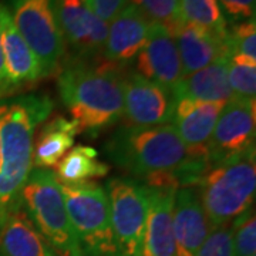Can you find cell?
I'll list each match as a JSON object with an SVG mask.
<instances>
[{
	"instance_id": "277c9868",
	"label": "cell",
	"mask_w": 256,
	"mask_h": 256,
	"mask_svg": "<svg viewBox=\"0 0 256 256\" xmlns=\"http://www.w3.org/2000/svg\"><path fill=\"white\" fill-rule=\"evenodd\" d=\"M196 186L210 230L232 224L244 212L254 208L255 146L220 164L210 165Z\"/></svg>"
},
{
	"instance_id": "7c38bea8",
	"label": "cell",
	"mask_w": 256,
	"mask_h": 256,
	"mask_svg": "<svg viewBox=\"0 0 256 256\" xmlns=\"http://www.w3.org/2000/svg\"><path fill=\"white\" fill-rule=\"evenodd\" d=\"M136 73L174 90L182 80V66L174 36L160 24H151L146 43L136 58Z\"/></svg>"
},
{
	"instance_id": "30bf717a",
	"label": "cell",
	"mask_w": 256,
	"mask_h": 256,
	"mask_svg": "<svg viewBox=\"0 0 256 256\" xmlns=\"http://www.w3.org/2000/svg\"><path fill=\"white\" fill-rule=\"evenodd\" d=\"M255 100L236 97L224 106L210 137V165L220 164L255 146Z\"/></svg>"
},
{
	"instance_id": "f546056e",
	"label": "cell",
	"mask_w": 256,
	"mask_h": 256,
	"mask_svg": "<svg viewBox=\"0 0 256 256\" xmlns=\"http://www.w3.org/2000/svg\"><path fill=\"white\" fill-rule=\"evenodd\" d=\"M82 3L92 10L107 24L117 18L121 10L127 6V0H82Z\"/></svg>"
},
{
	"instance_id": "83f0119b",
	"label": "cell",
	"mask_w": 256,
	"mask_h": 256,
	"mask_svg": "<svg viewBox=\"0 0 256 256\" xmlns=\"http://www.w3.org/2000/svg\"><path fill=\"white\" fill-rule=\"evenodd\" d=\"M235 220L229 225L212 229L196 256H232Z\"/></svg>"
},
{
	"instance_id": "d4e9b609",
	"label": "cell",
	"mask_w": 256,
	"mask_h": 256,
	"mask_svg": "<svg viewBox=\"0 0 256 256\" xmlns=\"http://www.w3.org/2000/svg\"><path fill=\"white\" fill-rule=\"evenodd\" d=\"M228 82L234 97L255 100L256 62L230 56L228 58Z\"/></svg>"
},
{
	"instance_id": "d6986e66",
	"label": "cell",
	"mask_w": 256,
	"mask_h": 256,
	"mask_svg": "<svg viewBox=\"0 0 256 256\" xmlns=\"http://www.w3.org/2000/svg\"><path fill=\"white\" fill-rule=\"evenodd\" d=\"M0 256H60L22 210L0 215Z\"/></svg>"
},
{
	"instance_id": "4dcf8cb0",
	"label": "cell",
	"mask_w": 256,
	"mask_h": 256,
	"mask_svg": "<svg viewBox=\"0 0 256 256\" xmlns=\"http://www.w3.org/2000/svg\"><path fill=\"white\" fill-rule=\"evenodd\" d=\"M6 96H9V82H8L4 54H3V47H2V34H0V98Z\"/></svg>"
},
{
	"instance_id": "ac0fdd59",
	"label": "cell",
	"mask_w": 256,
	"mask_h": 256,
	"mask_svg": "<svg viewBox=\"0 0 256 256\" xmlns=\"http://www.w3.org/2000/svg\"><path fill=\"white\" fill-rule=\"evenodd\" d=\"M148 188V215L142 256H176L172 232V201L176 190Z\"/></svg>"
},
{
	"instance_id": "9c48e42d",
	"label": "cell",
	"mask_w": 256,
	"mask_h": 256,
	"mask_svg": "<svg viewBox=\"0 0 256 256\" xmlns=\"http://www.w3.org/2000/svg\"><path fill=\"white\" fill-rule=\"evenodd\" d=\"M172 90L150 82L137 73L124 78V127H156L171 124L175 110Z\"/></svg>"
},
{
	"instance_id": "9a60e30c",
	"label": "cell",
	"mask_w": 256,
	"mask_h": 256,
	"mask_svg": "<svg viewBox=\"0 0 256 256\" xmlns=\"http://www.w3.org/2000/svg\"><path fill=\"white\" fill-rule=\"evenodd\" d=\"M224 106L190 98L176 100L171 124L191 156L208 158L210 137Z\"/></svg>"
},
{
	"instance_id": "ffe728a7",
	"label": "cell",
	"mask_w": 256,
	"mask_h": 256,
	"mask_svg": "<svg viewBox=\"0 0 256 256\" xmlns=\"http://www.w3.org/2000/svg\"><path fill=\"white\" fill-rule=\"evenodd\" d=\"M228 58H220L188 77H184L175 87V100L190 98L206 102L226 104L234 98L228 82Z\"/></svg>"
},
{
	"instance_id": "ba28073f",
	"label": "cell",
	"mask_w": 256,
	"mask_h": 256,
	"mask_svg": "<svg viewBox=\"0 0 256 256\" xmlns=\"http://www.w3.org/2000/svg\"><path fill=\"white\" fill-rule=\"evenodd\" d=\"M111 226L121 256H142L148 215V188L132 178H111L106 184Z\"/></svg>"
},
{
	"instance_id": "8fae6325",
	"label": "cell",
	"mask_w": 256,
	"mask_h": 256,
	"mask_svg": "<svg viewBox=\"0 0 256 256\" xmlns=\"http://www.w3.org/2000/svg\"><path fill=\"white\" fill-rule=\"evenodd\" d=\"M54 3L66 46H70L76 58L96 60L102 53L108 24L82 0H54Z\"/></svg>"
},
{
	"instance_id": "cb8c5ba5",
	"label": "cell",
	"mask_w": 256,
	"mask_h": 256,
	"mask_svg": "<svg viewBox=\"0 0 256 256\" xmlns=\"http://www.w3.org/2000/svg\"><path fill=\"white\" fill-rule=\"evenodd\" d=\"M128 4L134 6L152 24H160L171 34L184 23L178 0H127Z\"/></svg>"
},
{
	"instance_id": "3957f363",
	"label": "cell",
	"mask_w": 256,
	"mask_h": 256,
	"mask_svg": "<svg viewBox=\"0 0 256 256\" xmlns=\"http://www.w3.org/2000/svg\"><path fill=\"white\" fill-rule=\"evenodd\" d=\"M53 111L43 94H28L2 102L0 111V215L20 206V194L33 170L37 127Z\"/></svg>"
},
{
	"instance_id": "603a6c76",
	"label": "cell",
	"mask_w": 256,
	"mask_h": 256,
	"mask_svg": "<svg viewBox=\"0 0 256 256\" xmlns=\"http://www.w3.org/2000/svg\"><path fill=\"white\" fill-rule=\"evenodd\" d=\"M178 6L185 23L196 24L220 37L228 36V22L218 0H178Z\"/></svg>"
},
{
	"instance_id": "f1b7e54d",
	"label": "cell",
	"mask_w": 256,
	"mask_h": 256,
	"mask_svg": "<svg viewBox=\"0 0 256 256\" xmlns=\"http://www.w3.org/2000/svg\"><path fill=\"white\" fill-rule=\"evenodd\" d=\"M218 3L224 16H226L230 22L239 23L255 18L256 0H218Z\"/></svg>"
},
{
	"instance_id": "7402d4cb",
	"label": "cell",
	"mask_w": 256,
	"mask_h": 256,
	"mask_svg": "<svg viewBox=\"0 0 256 256\" xmlns=\"http://www.w3.org/2000/svg\"><path fill=\"white\" fill-rule=\"evenodd\" d=\"M56 178L60 184L76 185L90 182L92 180L108 175L111 166L98 158L97 150L88 146H77L56 165Z\"/></svg>"
},
{
	"instance_id": "4fadbf2b",
	"label": "cell",
	"mask_w": 256,
	"mask_h": 256,
	"mask_svg": "<svg viewBox=\"0 0 256 256\" xmlns=\"http://www.w3.org/2000/svg\"><path fill=\"white\" fill-rule=\"evenodd\" d=\"M0 34L9 94L28 90L44 78L36 54L18 33L6 4L0 2Z\"/></svg>"
},
{
	"instance_id": "52a82bcc",
	"label": "cell",
	"mask_w": 256,
	"mask_h": 256,
	"mask_svg": "<svg viewBox=\"0 0 256 256\" xmlns=\"http://www.w3.org/2000/svg\"><path fill=\"white\" fill-rule=\"evenodd\" d=\"M10 16L36 54L44 78L66 62V43L58 26L54 0H10Z\"/></svg>"
},
{
	"instance_id": "5b68a950",
	"label": "cell",
	"mask_w": 256,
	"mask_h": 256,
	"mask_svg": "<svg viewBox=\"0 0 256 256\" xmlns=\"http://www.w3.org/2000/svg\"><path fill=\"white\" fill-rule=\"evenodd\" d=\"M20 206L60 256H82L54 171L33 168L20 194Z\"/></svg>"
},
{
	"instance_id": "7a4b0ae2",
	"label": "cell",
	"mask_w": 256,
	"mask_h": 256,
	"mask_svg": "<svg viewBox=\"0 0 256 256\" xmlns=\"http://www.w3.org/2000/svg\"><path fill=\"white\" fill-rule=\"evenodd\" d=\"M106 154L128 174L150 188L180 190L181 170L194 156L172 124L156 127H120L106 142Z\"/></svg>"
},
{
	"instance_id": "e0dca14e",
	"label": "cell",
	"mask_w": 256,
	"mask_h": 256,
	"mask_svg": "<svg viewBox=\"0 0 256 256\" xmlns=\"http://www.w3.org/2000/svg\"><path fill=\"white\" fill-rule=\"evenodd\" d=\"M172 36L182 66V78L220 58L229 57L228 36L220 37L206 28L185 22Z\"/></svg>"
},
{
	"instance_id": "4316f807",
	"label": "cell",
	"mask_w": 256,
	"mask_h": 256,
	"mask_svg": "<svg viewBox=\"0 0 256 256\" xmlns=\"http://www.w3.org/2000/svg\"><path fill=\"white\" fill-rule=\"evenodd\" d=\"M256 218L255 208L244 212L235 220L232 256H255Z\"/></svg>"
},
{
	"instance_id": "6da1fadb",
	"label": "cell",
	"mask_w": 256,
	"mask_h": 256,
	"mask_svg": "<svg viewBox=\"0 0 256 256\" xmlns=\"http://www.w3.org/2000/svg\"><path fill=\"white\" fill-rule=\"evenodd\" d=\"M124 68L73 58L58 70L60 98L78 131L97 136L117 124L124 112Z\"/></svg>"
},
{
	"instance_id": "484cf974",
	"label": "cell",
	"mask_w": 256,
	"mask_h": 256,
	"mask_svg": "<svg viewBox=\"0 0 256 256\" xmlns=\"http://www.w3.org/2000/svg\"><path fill=\"white\" fill-rule=\"evenodd\" d=\"M229 57L236 56L249 62H256L255 18L239 22L228 28Z\"/></svg>"
},
{
	"instance_id": "44dd1931",
	"label": "cell",
	"mask_w": 256,
	"mask_h": 256,
	"mask_svg": "<svg viewBox=\"0 0 256 256\" xmlns=\"http://www.w3.org/2000/svg\"><path fill=\"white\" fill-rule=\"evenodd\" d=\"M40 127L33 144V166L50 170L72 150L80 131L73 120L63 116H56Z\"/></svg>"
},
{
	"instance_id": "2e32d148",
	"label": "cell",
	"mask_w": 256,
	"mask_h": 256,
	"mask_svg": "<svg viewBox=\"0 0 256 256\" xmlns=\"http://www.w3.org/2000/svg\"><path fill=\"white\" fill-rule=\"evenodd\" d=\"M172 232L176 256H196L210 228L198 192L180 188L172 201Z\"/></svg>"
},
{
	"instance_id": "8992f818",
	"label": "cell",
	"mask_w": 256,
	"mask_h": 256,
	"mask_svg": "<svg viewBox=\"0 0 256 256\" xmlns=\"http://www.w3.org/2000/svg\"><path fill=\"white\" fill-rule=\"evenodd\" d=\"M60 188L82 256H121L111 226L106 188L94 181L60 184Z\"/></svg>"
},
{
	"instance_id": "1f68e13d",
	"label": "cell",
	"mask_w": 256,
	"mask_h": 256,
	"mask_svg": "<svg viewBox=\"0 0 256 256\" xmlns=\"http://www.w3.org/2000/svg\"><path fill=\"white\" fill-rule=\"evenodd\" d=\"M0 111H2V102H0Z\"/></svg>"
},
{
	"instance_id": "5bb4252c",
	"label": "cell",
	"mask_w": 256,
	"mask_h": 256,
	"mask_svg": "<svg viewBox=\"0 0 256 256\" xmlns=\"http://www.w3.org/2000/svg\"><path fill=\"white\" fill-rule=\"evenodd\" d=\"M151 22L134 6L128 4L108 23L107 38L102 47V60L126 68L136 62L146 43Z\"/></svg>"
}]
</instances>
